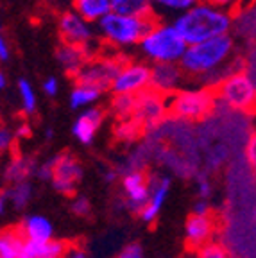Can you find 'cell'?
Masks as SVG:
<instances>
[{
  "label": "cell",
  "instance_id": "1",
  "mask_svg": "<svg viewBox=\"0 0 256 258\" xmlns=\"http://www.w3.org/2000/svg\"><path fill=\"white\" fill-rule=\"evenodd\" d=\"M172 25L186 41V45H194L229 34L233 29V15L231 11L219 8L208 0H201L184 13L177 15Z\"/></svg>",
  "mask_w": 256,
  "mask_h": 258
},
{
  "label": "cell",
  "instance_id": "2",
  "mask_svg": "<svg viewBox=\"0 0 256 258\" xmlns=\"http://www.w3.org/2000/svg\"><path fill=\"white\" fill-rule=\"evenodd\" d=\"M235 40L231 34L204 40L201 43L188 45L179 61V67L186 76L206 79L212 74L228 69L233 61Z\"/></svg>",
  "mask_w": 256,
  "mask_h": 258
},
{
  "label": "cell",
  "instance_id": "3",
  "mask_svg": "<svg viewBox=\"0 0 256 258\" xmlns=\"http://www.w3.org/2000/svg\"><path fill=\"white\" fill-rule=\"evenodd\" d=\"M156 24V18L149 16H129L109 13L97 22V34L111 47L127 48L140 45L144 36Z\"/></svg>",
  "mask_w": 256,
  "mask_h": 258
},
{
  "label": "cell",
  "instance_id": "4",
  "mask_svg": "<svg viewBox=\"0 0 256 258\" xmlns=\"http://www.w3.org/2000/svg\"><path fill=\"white\" fill-rule=\"evenodd\" d=\"M186 41L179 36L172 24H154L140 41V52L152 64L179 63L186 50Z\"/></svg>",
  "mask_w": 256,
  "mask_h": 258
},
{
  "label": "cell",
  "instance_id": "5",
  "mask_svg": "<svg viewBox=\"0 0 256 258\" xmlns=\"http://www.w3.org/2000/svg\"><path fill=\"white\" fill-rule=\"evenodd\" d=\"M217 102L215 90L212 88H186L179 90L168 102V111L181 120H203L213 111Z\"/></svg>",
  "mask_w": 256,
  "mask_h": 258
},
{
  "label": "cell",
  "instance_id": "6",
  "mask_svg": "<svg viewBox=\"0 0 256 258\" xmlns=\"http://www.w3.org/2000/svg\"><path fill=\"white\" fill-rule=\"evenodd\" d=\"M219 101L236 111H254L256 109V85L247 72L236 70L229 74L215 88Z\"/></svg>",
  "mask_w": 256,
  "mask_h": 258
},
{
  "label": "cell",
  "instance_id": "7",
  "mask_svg": "<svg viewBox=\"0 0 256 258\" xmlns=\"http://www.w3.org/2000/svg\"><path fill=\"white\" fill-rule=\"evenodd\" d=\"M57 29L63 38V43L76 45V47L84 48L92 56V50L97 45V29L93 27L92 22L84 20L76 11L63 13L57 22Z\"/></svg>",
  "mask_w": 256,
  "mask_h": 258
},
{
  "label": "cell",
  "instance_id": "8",
  "mask_svg": "<svg viewBox=\"0 0 256 258\" xmlns=\"http://www.w3.org/2000/svg\"><path fill=\"white\" fill-rule=\"evenodd\" d=\"M125 61L118 59L115 56H106V57H90L88 63L84 64L83 69L74 76L76 83L79 85H90L95 86V88L102 90L104 92L106 88H109L115 79V76L118 74V70L122 69V64Z\"/></svg>",
  "mask_w": 256,
  "mask_h": 258
},
{
  "label": "cell",
  "instance_id": "9",
  "mask_svg": "<svg viewBox=\"0 0 256 258\" xmlns=\"http://www.w3.org/2000/svg\"><path fill=\"white\" fill-rule=\"evenodd\" d=\"M151 86V67L145 63H124L113 79V95H140Z\"/></svg>",
  "mask_w": 256,
  "mask_h": 258
},
{
  "label": "cell",
  "instance_id": "10",
  "mask_svg": "<svg viewBox=\"0 0 256 258\" xmlns=\"http://www.w3.org/2000/svg\"><path fill=\"white\" fill-rule=\"evenodd\" d=\"M168 113V102L167 97L154 90H145L140 95H136V108H135V118L144 129H152L163 122L165 115Z\"/></svg>",
  "mask_w": 256,
  "mask_h": 258
},
{
  "label": "cell",
  "instance_id": "11",
  "mask_svg": "<svg viewBox=\"0 0 256 258\" xmlns=\"http://www.w3.org/2000/svg\"><path fill=\"white\" fill-rule=\"evenodd\" d=\"M84 170L77 158L72 154H59L54 156V169L50 183L63 196H74L77 185L83 181Z\"/></svg>",
  "mask_w": 256,
  "mask_h": 258
},
{
  "label": "cell",
  "instance_id": "12",
  "mask_svg": "<svg viewBox=\"0 0 256 258\" xmlns=\"http://www.w3.org/2000/svg\"><path fill=\"white\" fill-rule=\"evenodd\" d=\"M151 183L149 176L142 169L127 170L122 176V194L125 198V205L131 212L140 214V210L147 205Z\"/></svg>",
  "mask_w": 256,
  "mask_h": 258
},
{
  "label": "cell",
  "instance_id": "13",
  "mask_svg": "<svg viewBox=\"0 0 256 258\" xmlns=\"http://www.w3.org/2000/svg\"><path fill=\"white\" fill-rule=\"evenodd\" d=\"M186 74L179 63H156L151 67V86L149 88L168 97L179 92Z\"/></svg>",
  "mask_w": 256,
  "mask_h": 258
},
{
  "label": "cell",
  "instance_id": "14",
  "mask_svg": "<svg viewBox=\"0 0 256 258\" xmlns=\"http://www.w3.org/2000/svg\"><path fill=\"white\" fill-rule=\"evenodd\" d=\"M149 183H151L149 201L138 214L145 224H152L160 217L161 210L168 199V194H170V185H172L170 177L165 174H152V176H149Z\"/></svg>",
  "mask_w": 256,
  "mask_h": 258
},
{
  "label": "cell",
  "instance_id": "15",
  "mask_svg": "<svg viewBox=\"0 0 256 258\" xmlns=\"http://www.w3.org/2000/svg\"><path fill=\"white\" fill-rule=\"evenodd\" d=\"M104 122V111L100 108H86L76 117L72 124V135L79 144L83 145H92L97 138L99 129L102 127Z\"/></svg>",
  "mask_w": 256,
  "mask_h": 258
},
{
  "label": "cell",
  "instance_id": "16",
  "mask_svg": "<svg viewBox=\"0 0 256 258\" xmlns=\"http://www.w3.org/2000/svg\"><path fill=\"white\" fill-rule=\"evenodd\" d=\"M213 228H215V222H213L212 215H199L192 214L186 222H184V240L188 244V247L192 249H199L201 246L208 244L213 237Z\"/></svg>",
  "mask_w": 256,
  "mask_h": 258
},
{
  "label": "cell",
  "instance_id": "17",
  "mask_svg": "<svg viewBox=\"0 0 256 258\" xmlns=\"http://www.w3.org/2000/svg\"><path fill=\"white\" fill-rule=\"evenodd\" d=\"M68 247L65 242L59 240H27L22 237L18 258H63L67 254Z\"/></svg>",
  "mask_w": 256,
  "mask_h": 258
},
{
  "label": "cell",
  "instance_id": "18",
  "mask_svg": "<svg viewBox=\"0 0 256 258\" xmlns=\"http://www.w3.org/2000/svg\"><path fill=\"white\" fill-rule=\"evenodd\" d=\"M56 57L57 63L61 64V69L74 77L84 64L88 63V59L92 56L81 47H76V45L70 43H61L56 50Z\"/></svg>",
  "mask_w": 256,
  "mask_h": 258
},
{
  "label": "cell",
  "instance_id": "19",
  "mask_svg": "<svg viewBox=\"0 0 256 258\" xmlns=\"http://www.w3.org/2000/svg\"><path fill=\"white\" fill-rule=\"evenodd\" d=\"M20 235L24 238H27V240H38V242L52 240L54 226L45 215L32 214L24 219L20 228Z\"/></svg>",
  "mask_w": 256,
  "mask_h": 258
},
{
  "label": "cell",
  "instance_id": "20",
  "mask_svg": "<svg viewBox=\"0 0 256 258\" xmlns=\"http://www.w3.org/2000/svg\"><path fill=\"white\" fill-rule=\"evenodd\" d=\"M38 163L34 158H27V156H15L11 158V161L8 163L4 170V177L6 181L15 185V183H22V181H29V177L36 176L38 172Z\"/></svg>",
  "mask_w": 256,
  "mask_h": 258
},
{
  "label": "cell",
  "instance_id": "21",
  "mask_svg": "<svg viewBox=\"0 0 256 258\" xmlns=\"http://www.w3.org/2000/svg\"><path fill=\"white\" fill-rule=\"evenodd\" d=\"M74 11L84 20L97 24L111 13V6L109 0H74Z\"/></svg>",
  "mask_w": 256,
  "mask_h": 258
},
{
  "label": "cell",
  "instance_id": "22",
  "mask_svg": "<svg viewBox=\"0 0 256 258\" xmlns=\"http://www.w3.org/2000/svg\"><path fill=\"white\" fill-rule=\"evenodd\" d=\"M102 93L104 92L95 88V86L79 85V83H76V86H74L72 92H70V108L81 109V111L86 108H92L95 102L100 101Z\"/></svg>",
  "mask_w": 256,
  "mask_h": 258
},
{
  "label": "cell",
  "instance_id": "23",
  "mask_svg": "<svg viewBox=\"0 0 256 258\" xmlns=\"http://www.w3.org/2000/svg\"><path fill=\"white\" fill-rule=\"evenodd\" d=\"M111 13L129 16H149L152 15L151 0H109Z\"/></svg>",
  "mask_w": 256,
  "mask_h": 258
},
{
  "label": "cell",
  "instance_id": "24",
  "mask_svg": "<svg viewBox=\"0 0 256 258\" xmlns=\"http://www.w3.org/2000/svg\"><path fill=\"white\" fill-rule=\"evenodd\" d=\"M201 0H151L152 13H160V15H177L184 13L192 6H196Z\"/></svg>",
  "mask_w": 256,
  "mask_h": 258
},
{
  "label": "cell",
  "instance_id": "25",
  "mask_svg": "<svg viewBox=\"0 0 256 258\" xmlns=\"http://www.w3.org/2000/svg\"><path fill=\"white\" fill-rule=\"evenodd\" d=\"M9 194V201H11V208L22 210L27 206V203L32 198V185L29 181L15 183L8 188Z\"/></svg>",
  "mask_w": 256,
  "mask_h": 258
},
{
  "label": "cell",
  "instance_id": "26",
  "mask_svg": "<svg viewBox=\"0 0 256 258\" xmlns=\"http://www.w3.org/2000/svg\"><path fill=\"white\" fill-rule=\"evenodd\" d=\"M136 108V95H115L111 102V111L118 120L133 118Z\"/></svg>",
  "mask_w": 256,
  "mask_h": 258
},
{
  "label": "cell",
  "instance_id": "27",
  "mask_svg": "<svg viewBox=\"0 0 256 258\" xmlns=\"http://www.w3.org/2000/svg\"><path fill=\"white\" fill-rule=\"evenodd\" d=\"M22 235L15 231H0V258H18Z\"/></svg>",
  "mask_w": 256,
  "mask_h": 258
},
{
  "label": "cell",
  "instance_id": "28",
  "mask_svg": "<svg viewBox=\"0 0 256 258\" xmlns=\"http://www.w3.org/2000/svg\"><path fill=\"white\" fill-rule=\"evenodd\" d=\"M18 95H20L22 109H24L27 115L36 111L38 106V95L32 88L31 81L27 79H18Z\"/></svg>",
  "mask_w": 256,
  "mask_h": 258
},
{
  "label": "cell",
  "instance_id": "29",
  "mask_svg": "<svg viewBox=\"0 0 256 258\" xmlns=\"http://www.w3.org/2000/svg\"><path fill=\"white\" fill-rule=\"evenodd\" d=\"M142 131H144V127L135 118H127V120H120V124L116 125L115 135L122 142H133L140 137Z\"/></svg>",
  "mask_w": 256,
  "mask_h": 258
},
{
  "label": "cell",
  "instance_id": "30",
  "mask_svg": "<svg viewBox=\"0 0 256 258\" xmlns=\"http://www.w3.org/2000/svg\"><path fill=\"white\" fill-rule=\"evenodd\" d=\"M197 258H228V253L220 244L210 240L208 244H204L197 249Z\"/></svg>",
  "mask_w": 256,
  "mask_h": 258
},
{
  "label": "cell",
  "instance_id": "31",
  "mask_svg": "<svg viewBox=\"0 0 256 258\" xmlns=\"http://www.w3.org/2000/svg\"><path fill=\"white\" fill-rule=\"evenodd\" d=\"M72 212L77 215V217H88L90 212H92V203H90L88 198H84V196H76L72 199Z\"/></svg>",
  "mask_w": 256,
  "mask_h": 258
},
{
  "label": "cell",
  "instance_id": "32",
  "mask_svg": "<svg viewBox=\"0 0 256 258\" xmlns=\"http://www.w3.org/2000/svg\"><path fill=\"white\" fill-rule=\"evenodd\" d=\"M16 140V135L13 133L9 127H4V125H0V153H6L13 147Z\"/></svg>",
  "mask_w": 256,
  "mask_h": 258
},
{
  "label": "cell",
  "instance_id": "33",
  "mask_svg": "<svg viewBox=\"0 0 256 258\" xmlns=\"http://www.w3.org/2000/svg\"><path fill=\"white\" fill-rule=\"evenodd\" d=\"M115 258H145L140 244H127Z\"/></svg>",
  "mask_w": 256,
  "mask_h": 258
},
{
  "label": "cell",
  "instance_id": "34",
  "mask_svg": "<svg viewBox=\"0 0 256 258\" xmlns=\"http://www.w3.org/2000/svg\"><path fill=\"white\" fill-rule=\"evenodd\" d=\"M41 88H43V93L48 97H56L57 92H59V81H57V77L54 76H48L43 79V83H41Z\"/></svg>",
  "mask_w": 256,
  "mask_h": 258
},
{
  "label": "cell",
  "instance_id": "35",
  "mask_svg": "<svg viewBox=\"0 0 256 258\" xmlns=\"http://www.w3.org/2000/svg\"><path fill=\"white\" fill-rule=\"evenodd\" d=\"M245 158H247L249 165L256 169V131L249 137L247 144H245Z\"/></svg>",
  "mask_w": 256,
  "mask_h": 258
},
{
  "label": "cell",
  "instance_id": "36",
  "mask_svg": "<svg viewBox=\"0 0 256 258\" xmlns=\"http://www.w3.org/2000/svg\"><path fill=\"white\" fill-rule=\"evenodd\" d=\"M197 194H199V199H210L212 196V183L206 176H199L197 179Z\"/></svg>",
  "mask_w": 256,
  "mask_h": 258
},
{
  "label": "cell",
  "instance_id": "37",
  "mask_svg": "<svg viewBox=\"0 0 256 258\" xmlns=\"http://www.w3.org/2000/svg\"><path fill=\"white\" fill-rule=\"evenodd\" d=\"M52 169H54V158H50V160L43 161V163L38 165L36 176L40 177V179H47V181H50V177H52Z\"/></svg>",
  "mask_w": 256,
  "mask_h": 258
},
{
  "label": "cell",
  "instance_id": "38",
  "mask_svg": "<svg viewBox=\"0 0 256 258\" xmlns=\"http://www.w3.org/2000/svg\"><path fill=\"white\" fill-rule=\"evenodd\" d=\"M9 57H11V48H9V43L6 40L4 32L0 31V63L9 61Z\"/></svg>",
  "mask_w": 256,
  "mask_h": 258
},
{
  "label": "cell",
  "instance_id": "39",
  "mask_svg": "<svg viewBox=\"0 0 256 258\" xmlns=\"http://www.w3.org/2000/svg\"><path fill=\"white\" fill-rule=\"evenodd\" d=\"M9 208H11V201H9L8 188H4V190H0V217L8 214Z\"/></svg>",
  "mask_w": 256,
  "mask_h": 258
},
{
  "label": "cell",
  "instance_id": "40",
  "mask_svg": "<svg viewBox=\"0 0 256 258\" xmlns=\"http://www.w3.org/2000/svg\"><path fill=\"white\" fill-rule=\"evenodd\" d=\"M194 214L208 215L210 214V203H208V199H197V203L194 205Z\"/></svg>",
  "mask_w": 256,
  "mask_h": 258
},
{
  "label": "cell",
  "instance_id": "41",
  "mask_svg": "<svg viewBox=\"0 0 256 258\" xmlns=\"http://www.w3.org/2000/svg\"><path fill=\"white\" fill-rule=\"evenodd\" d=\"M208 2H212V4L219 6L222 9H228V11H231L233 8H236V6L240 4V0H208Z\"/></svg>",
  "mask_w": 256,
  "mask_h": 258
},
{
  "label": "cell",
  "instance_id": "42",
  "mask_svg": "<svg viewBox=\"0 0 256 258\" xmlns=\"http://www.w3.org/2000/svg\"><path fill=\"white\" fill-rule=\"evenodd\" d=\"M65 256L67 258H92L90 254H86V251H83V249H68Z\"/></svg>",
  "mask_w": 256,
  "mask_h": 258
},
{
  "label": "cell",
  "instance_id": "43",
  "mask_svg": "<svg viewBox=\"0 0 256 258\" xmlns=\"http://www.w3.org/2000/svg\"><path fill=\"white\" fill-rule=\"evenodd\" d=\"M15 135H16V137H29V135H31V131H29L27 125H22L18 131H15Z\"/></svg>",
  "mask_w": 256,
  "mask_h": 258
},
{
  "label": "cell",
  "instance_id": "44",
  "mask_svg": "<svg viewBox=\"0 0 256 258\" xmlns=\"http://www.w3.org/2000/svg\"><path fill=\"white\" fill-rule=\"evenodd\" d=\"M8 86V77H6V74H4V70L0 69V92Z\"/></svg>",
  "mask_w": 256,
  "mask_h": 258
},
{
  "label": "cell",
  "instance_id": "45",
  "mask_svg": "<svg viewBox=\"0 0 256 258\" xmlns=\"http://www.w3.org/2000/svg\"><path fill=\"white\" fill-rule=\"evenodd\" d=\"M115 177H116V172H113V170H108V174H106V181H108V183L115 181Z\"/></svg>",
  "mask_w": 256,
  "mask_h": 258
},
{
  "label": "cell",
  "instance_id": "46",
  "mask_svg": "<svg viewBox=\"0 0 256 258\" xmlns=\"http://www.w3.org/2000/svg\"><path fill=\"white\" fill-rule=\"evenodd\" d=\"M45 137H47V138H52V129H47V133H45Z\"/></svg>",
  "mask_w": 256,
  "mask_h": 258
},
{
  "label": "cell",
  "instance_id": "47",
  "mask_svg": "<svg viewBox=\"0 0 256 258\" xmlns=\"http://www.w3.org/2000/svg\"><path fill=\"white\" fill-rule=\"evenodd\" d=\"M254 221H256V208H254Z\"/></svg>",
  "mask_w": 256,
  "mask_h": 258
}]
</instances>
